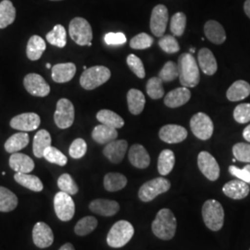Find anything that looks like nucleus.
Instances as JSON below:
<instances>
[{"label": "nucleus", "mask_w": 250, "mask_h": 250, "mask_svg": "<svg viewBox=\"0 0 250 250\" xmlns=\"http://www.w3.org/2000/svg\"><path fill=\"white\" fill-rule=\"evenodd\" d=\"M69 34L77 45H92L93 31L89 22L85 19L81 17L72 19L69 26Z\"/></svg>", "instance_id": "obj_6"}, {"label": "nucleus", "mask_w": 250, "mask_h": 250, "mask_svg": "<svg viewBox=\"0 0 250 250\" xmlns=\"http://www.w3.org/2000/svg\"><path fill=\"white\" fill-rule=\"evenodd\" d=\"M24 87L28 93L35 97L44 98L50 93V86L44 78L37 73H29L23 80Z\"/></svg>", "instance_id": "obj_13"}, {"label": "nucleus", "mask_w": 250, "mask_h": 250, "mask_svg": "<svg viewBox=\"0 0 250 250\" xmlns=\"http://www.w3.org/2000/svg\"><path fill=\"white\" fill-rule=\"evenodd\" d=\"M127 178L119 172H109L104 177V188L108 192L120 191L126 187Z\"/></svg>", "instance_id": "obj_33"}, {"label": "nucleus", "mask_w": 250, "mask_h": 250, "mask_svg": "<svg viewBox=\"0 0 250 250\" xmlns=\"http://www.w3.org/2000/svg\"><path fill=\"white\" fill-rule=\"evenodd\" d=\"M244 169L246 170V171H247V173H248V175H249V179H250V164H249V165H247V166H245V167H244Z\"/></svg>", "instance_id": "obj_55"}, {"label": "nucleus", "mask_w": 250, "mask_h": 250, "mask_svg": "<svg viewBox=\"0 0 250 250\" xmlns=\"http://www.w3.org/2000/svg\"><path fill=\"white\" fill-rule=\"evenodd\" d=\"M190 51H191V53H193V52H195V48H194V49H191V50H190Z\"/></svg>", "instance_id": "obj_57"}, {"label": "nucleus", "mask_w": 250, "mask_h": 250, "mask_svg": "<svg viewBox=\"0 0 250 250\" xmlns=\"http://www.w3.org/2000/svg\"><path fill=\"white\" fill-rule=\"evenodd\" d=\"M129 161L137 169H146L150 164V157L148 152L142 145L135 144L129 150Z\"/></svg>", "instance_id": "obj_20"}, {"label": "nucleus", "mask_w": 250, "mask_h": 250, "mask_svg": "<svg viewBox=\"0 0 250 250\" xmlns=\"http://www.w3.org/2000/svg\"><path fill=\"white\" fill-rule=\"evenodd\" d=\"M9 167L16 172L30 173L35 169V162L25 154L13 153L9 161Z\"/></svg>", "instance_id": "obj_22"}, {"label": "nucleus", "mask_w": 250, "mask_h": 250, "mask_svg": "<svg viewBox=\"0 0 250 250\" xmlns=\"http://www.w3.org/2000/svg\"><path fill=\"white\" fill-rule=\"evenodd\" d=\"M243 137L250 143V125H248L245 129H244V132H243Z\"/></svg>", "instance_id": "obj_52"}, {"label": "nucleus", "mask_w": 250, "mask_h": 250, "mask_svg": "<svg viewBox=\"0 0 250 250\" xmlns=\"http://www.w3.org/2000/svg\"><path fill=\"white\" fill-rule=\"evenodd\" d=\"M18 206V198L8 188L0 187V211L9 212Z\"/></svg>", "instance_id": "obj_36"}, {"label": "nucleus", "mask_w": 250, "mask_h": 250, "mask_svg": "<svg viewBox=\"0 0 250 250\" xmlns=\"http://www.w3.org/2000/svg\"><path fill=\"white\" fill-rule=\"evenodd\" d=\"M41 123V119L36 113L28 112L14 117L10 121V126L21 132H32L36 130Z\"/></svg>", "instance_id": "obj_14"}, {"label": "nucleus", "mask_w": 250, "mask_h": 250, "mask_svg": "<svg viewBox=\"0 0 250 250\" xmlns=\"http://www.w3.org/2000/svg\"><path fill=\"white\" fill-rule=\"evenodd\" d=\"M45 67H46L47 69H50V68H51V65H50L49 63H46V64H45Z\"/></svg>", "instance_id": "obj_56"}, {"label": "nucleus", "mask_w": 250, "mask_h": 250, "mask_svg": "<svg viewBox=\"0 0 250 250\" xmlns=\"http://www.w3.org/2000/svg\"><path fill=\"white\" fill-rule=\"evenodd\" d=\"M126 62L128 67L130 68V70L134 72V74L140 78L143 79L146 76V72H145V68H144V64L142 61L134 54H131L127 57Z\"/></svg>", "instance_id": "obj_46"}, {"label": "nucleus", "mask_w": 250, "mask_h": 250, "mask_svg": "<svg viewBox=\"0 0 250 250\" xmlns=\"http://www.w3.org/2000/svg\"><path fill=\"white\" fill-rule=\"evenodd\" d=\"M170 188V182L164 177L152 179L145 183L138 191L139 199L143 202H150L161 194L166 193Z\"/></svg>", "instance_id": "obj_7"}, {"label": "nucleus", "mask_w": 250, "mask_h": 250, "mask_svg": "<svg viewBox=\"0 0 250 250\" xmlns=\"http://www.w3.org/2000/svg\"><path fill=\"white\" fill-rule=\"evenodd\" d=\"M54 121L60 129H67L72 126L74 122V107L69 99H62L57 102Z\"/></svg>", "instance_id": "obj_10"}, {"label": "nucleus", "mask_w": 250, "mask_h": 250, "mask_svg": "<svg viewBox=\"0 0 250 250\" xmlns=\"http://www.w3.org/2000/svg\"><path fill=\"white\" fill-rule=\"evenodd\" d=\"M202 217L205 225L211 231H220L224 224V210L222 204L215 200H207L202 207Z\"/></svg>", "instance_id": "obj_3"}, {"label": "nucleus", "mask_w": 250, "mask_h": 250, "mask_svg": "<svg viewBox=\"0 0 250 250\" xmlns=\"http://www.w3.org/2000/svg\"><path fill=\"white\" fill-rule=\"evenodd\" d=\"M90 210L96 214L105 217L114 216L120 210L117 201L108 199H95L89 204Z\"/></svg>", "instance_id": "obj_19"}, {"label": "nucleus", "mask_w": 250, "mask_h": 250, "mask_svg": "<svg viewBox=\"0 0 250 250\" xmlns=\"http://www.w3.org/2000/svg\"><path fill=\"white\" fill-rule=\"evenodd\" d=\"M45 39L50 45L62 48L67 44V34L65 28L62 24H57L53 30L46 35Z\"/></svg>", "instance_id": "obj_38"}, {"label": "nucleus", "mask_w": 250, "mask_h": 250, "mask_svg": "<svg viewBox=\"0 0 250 250\" xmlns=\"http://www.w3.org/2000/svg\"><path fill=\"white\" fill-rule=\"evenodd\" d=\"M52 1H60V0H52Z\"/></svg>", "instance_id": "obj_59"}, {"label": "nucleus", "mask_w": 250, "mask_h": 250, "mask_svg": "<svg viewBox=\"0 0 250 250\" xmlns=\"http://www.w3.org/2000/svg\"><path fill=\"white\" fill-rule=\"evenodd\" d=\"M191 98V92L188 87H179L171 90L164 98V104L168 107H175L184 106L187 104Z\"/></svg>", "instance_id": "obj_21"}, {"label": "nucleus", "mask_w": 250, "mask_h": 250, "mask_svg": "<svg viewBox=\"0 0 250 250\" xmlns=\"http://www.w3.org/2000/svg\"><path fill=\"white\" fill-rule=\"evenodd\" d=\"M30 138L26 133H17L9 137L5 143V149L9 153H17V152L26 147L29 144Z\"/></svg>", "instance_id": "obj_34"}, {"label": "nucleus", "mask_w": 250, "mask_h": 250, "mask_svg": "<svg viewBox=\"0 0 250 250\" xmlns=\"http://www.w3.org/2000/svg\"><path fill=\"white\" fill-rule=\"evenodd\" d=\"M159 136L165 143L178 144L187 139L188 131L181 125H164L160 130Z\"/></svg>", "instance_id": "obj_15"}, {"label": "nucleus", "mask_w": 250, "mask_h": 250, "mask_svg": "<svg viewBox=\"0 0 250 250\" xmlns=\"http://www.w3.org/2000/svg\"><path fill=\"white\" fill-rule=\"evenodd\" d=\"M97 119L102 125H107L115 129H120L125 125V121L122 117L108 109H102L99 111Z\"/></svg>", "instance_id": "obj_37"}, {"label": "nucleus", "mask_w": 250, "mask_h": 250, "mask_svg": "<svg viewBox=\"0 0 250 250\" xmlns=\"http://www.w3.org/2000/svg\"><path fill=\"white\" fill-rule=\"evenodd\" d=\"M104 40L107 45H117L125 44L127 39L123 33H108L104 37Z\"/></svg>", "instance_id": "obj_51"}, {"label": "nucleus", "mask_w": 250, "mask_h": 250, "mask_svg": "<svg viewBox=\"0 0 250 250\" xmlns=\"http://www.w3.org/2000/svg\"><path fill=\"white\" fill-rule=\"evenodd\" d=\"M83 70H87V67H86V66H83Z\"/></svg>", "instance_id": "obj_58"}, {"label": "nucleus", "mask_w": 250, "mask_h": 250, "mask_svg": "<svg viewBox=\"0 0 250 250\" xmlns=\"http://www.w3.org/2000/svg\"><path fill=\"white\" fill-rule=\"evenodd\" d=\"M127 104L129 111L133 115L142 113L146 104V99L143 93L137 89H130L127 93Z\"/></svg>", "instance_id": "obj_30"}, {"label": "nucleus", "mask_w": 250, "mask_h": 250, "mask_svg": "<svg viewBox=\"0 0 250 250\" xmlns=\"http://www.w3.org/2000/svg\"><path fill=\"white\" fill-rule=\"evenodd\" d=\"M233 118L238 124H247L250 122V104L243 103L233 110Z\"/></svg>", "instance_id": "obj_50"}, {"label": "nucleus", "mask_w": 250, "mask_h": 250, "mask_svg": "<svg viewBox=\"0 0 250 250\" xmlns=\"http://www.w3.org/2000/svg\"><path fill=\"white\" fill-rule=\"evenodd\" d=\"M118 137L117 129L105 125H99L96 126L92 132V138L94 141L100 145H107Z\"/></svg>", "instance_id": "obj_26"}, {"label": "nucleus", "mask_w": 250, "mask_h": 250, "mask_svg": "<svg viewBox=\"0 0 250 250\" xmlns=\"http://www.w3.org/2000/svg\"><path fill=\"white\" fill-rule=\"evenodd\" d=\"M186 26H187V16L184 12H177L171 17L170 29L173 36H183L186 30Z\"/></svg>", "instance_id": "obj_41"}, {"label": "nucleus", "mask_w": 250, "mask_h": 250, "mask_svg": "<svg viewBox=\"0 0 250 250\" xmlns=\"http://www.w3.org/2000/svg\"><path fill=\"white\" fill-rule=\"evenodd\" d=\"M250 95V84L246 81L234 82L226 92V97L230 101L235 102L247 99Z\"/></svg>", "instance_id": "obj_27"}, {"label": "nucleus", "mask_w": 250, "mask_h": 250, "mask_svg": "<svg viewBox=\"0 0 250 250\" xmlns=\"http://www.w3.org/2000/svg\"><path fill=\"white\" fill-rule=\"evenodd\" d=\"M86 151H87L86 142L82 138H77L71 145L70 149H69V154L72 159L78 160V159L83 158L85 155Z\"/></svg>", "instance_id": "obj_49"}, {"label": "nucleus", "mask_w": 250, "mask_h": 250, "mask_svg": "<svg viewBox=\"0 0 250 250\" xmlns=\"http://www.w3.org/2000/svg\"><path fill=\"white\" fill-rule=\"evenodd\" d=\"M98 227V220L93 216H86L80 221L74 227V232L79 236H84L93 232Z\"/></svg>", "instance_id": "obj_39"}, {"label": "nucleus", "mask_w": 250, "mask_h": 250, "mask_svg": "<svg viewBox=\"0 0 250 250\" xmlns=\"http://www.w3.org/2000/svg\"><path fill=\"white\" fill-rule=\"evenodd\" d=\"M152 232L161 240L168 241L174 237L177 221L169 208H162L157 215L151 225Z\"/></svg>", "instance_id": "obj_1"}, {"label": "nucleus", "mask_w": 250, "mask_h": 250, "mask_svg": "<svg viewBox=\"0 0 250 250\" xmlns=\"http://www.w3.org/2000/svg\"><path fill=\"white\" fill-rule=\"evenodd\" d=\"M175 164L174 153L170 149H164L161 151L158 161V170L162 176L168 175L173 169Z\"/></svg>", "instance_id": "obj_35"}, {"label": "nucleus", "mask_w": 250, "mask_h": 250, "mask_svg": "<svg viewBox=\"0 0 250 250\" xmlns=\"http://www.w3.org/2000/svg\"><path fill=\"white\" fill-rule=\"evenodd\" d=\"M159 45L164 52L168 54L177 53L180 50L178 42L172 36H162L159 41Z\"/></svg>", "instance_id": "obj_47"}, {"label": "nucleus", "mask_w": 250, "mask_h": 250, "mask_svg": "<svg viewBox=\"0 0 250 250\" xmlns=\"http://www.w3.org/2000/svg\"><path fill=\"white\" fill-rule=\"evenodd\" d=\"M54 209L61 221H71L75 213V204L71 195L62 191L57 193L54 197Z\"/></svg>", "instance_id": "obj_8"}, {"label": "nucleus", "mask_w": 250, "mask_h": 250, "mask_svg": "<svg viewBox=\"0 0 250 250\" xmlns=\"http://www.w3.org/2000/svg\"><path fill=\"white\" fill-rule=\"evenodd\" d=\"M59 250H75V249L71 243H66Z\"/></svg>", "instance_id": "obj_54"}, {"label": "nucleus", "mask_w": 250, "mask_h": 250, "mask_svg": "<svg viewBox=\"0 0 250 250\" xmlns=\"http://www.w3.org/2000/svg\"><path fill=\"white\" fill-rule=\"evenodd\" d=\"M250 188L248 183L240 179L232 180L226 183L223 188V192L226 197L232 199H243L250 194Z\"/></svg>", "instance_id": "obj_18"}, {"label": "nucleus", "mask_w": 250, "mask_h": 250, "mask_svg": "<svg viewBox=\"0 0 250 250\" xmlns=\"http://www.w3.org/2000/svg\"><path fill=\"white\" fill-rule=\"evenodd\" d=\"M205 36L215 45H222L226 40V34L223 25L213 20L207 21L204 26Z\"/></svg>", "instance_id": "obj_24"}, {"label": "nucleus", "mask_w": 250, "mask_h": 250, "mask_svg": "<svg viewBox=\"0 0 250 250\" xmlns=\"http://www.w3.org/2000/svg\"><path fill=\"white\" fill-rule=\"evenodd\" d=\"M180 83L184 87H196L200 81L199 66L191 54L183 53L178 59Z\"/></svg>", "instance_id": "obj_2"}, {"label": "nucleus", "mask_w": 250, "mask_h": 250, "mask_svg": "<svg viewBox=\"0 0 250 250\" xmlns=\"http://www.w3.org/2000/svg\"><path fill=\"white\" fill-rule=\"evenodd\" d=\"M179 76L178 65L173 62H168L162 67L159 73V77L162 82H171L174 81Z\"/></svg>", "instance_id": "obj_44"}, {"label": "nucleus", "mask_w": 250, "mask_h": 250, "mask_svg": "<svg viewBox=\"0 0 250 250\" xmlns=\"http://www.w3.org/2000/svg\"><path fill=\"white\" fill-rule=\"evenodd\" d=\"M58 187L61 189V191L65 192L71 196H74L78 193L79 188L72 179V176L68 173H64L60 176L58 180Z\"/></svg>", "instance_id": "obj_42"}, {"label": "nucleus", "mask_w": 250, "mask_h": 250, "mask_svg": "<svg viewBox=\"0 0 250 250\" xmlns=\"http://www.w3.org/2000/svg\"><path fill=\"white\" fill-rule=\"evenodd\" d=\"M111 72L105 66H94L84 70L80 77L81 86L85 90L98 88L109 80Z\"/></svg>", "instance_id": "obj_5"}, {"label": "nucleus", "mask_w": 250, "mask_h": 250, "mask_svg": "<svg viewBox=\"0 0 250 250\" xmlns=\"http://www.w3.org/2000/svg\"><path fill=\"white\" fill-rule=\"evenodd\" d=\"M44 158L48 162L57 164L59 166H65L68 162L67 157L63 154L62 152L60 151L58 148L51 146L45 149Z\"/></svg>", "instance_id": "obj_43"}, {"label": "nucleus", "mask_w": 250, "mask_h": 250, "mask_svg": "<svg viewBox=\"0 0 250 250\" xmlns=\"http://www.w3.org/2000/svg\"><path fill=\"white\" fill-rule=\"evenodd\" d=\"M16 9L9 0H3L0 3V29H4L14 22Z\"/></svg>", "instance_id": "obj_31"}, {"label": "nucleus", "mask_w": 250, "mask_h": 250, "mask_svg": "<svg viewBox=\"0 0 250 250\" xmlns=\"http://www.w3.org/2000/svg\"><path fill=\"white\" fill-rule=\"evenodd\" d=\"M244 10L246 12V14L249 16L250 19V0H247L244 4Z\"/></svg>", "instance_id": "obj_53"}, {"label": "nucleus", "mask_w": 250, "mask_h": 250, "mask_svg": "<svg viewBox=\"0 0 250 250\" xmlns=\"http://www.w3.org/2000/svg\"><path fill=\"white\" fill-rule=\"evenodd\" d=\"M134 234L133 224L125 220L119 221L112 225L107 233V245L113 249L123 248L133 238Z\"/></svg>", "instance_id": "obj_4"}, {"label": "nucleus", "mask_w": 250, "mask_h": 250, "mask_svg": "<svg viewBox=\"0 0 250 250\" xmlns=\"http://www.w3.org/2000/svg\"><path fill=\"white\" fill-rule=\"evenodd\" d=\"M127 148H128L127 141L114 140L106 145L103 150V154L110 162L114 164H119L125 159Z\"/></svg>", "instance_id": "obj_17"}, {"label": "nucleus", "mask_w": 250, "mask_h": 250, "mask_svg": "<svg viewBox=\"0 0 250 250\" xmlns=\"http://www.w3.org/2000/svg\"><path fill=\"white\" fill-rule=\"evenodd\" d=\"M190 128L194 135L201 140L209 139L214 131L211 119L203 112H198L191 118Z\"/></svg>", "instance_id": "obj_9"}, {"label": "nucleus", "mask_w": 250, "mask_h": 250, "mask_svg": "<svg viewBox=\"0 0 250 250\" xmlns=\"http://www.w3.org/2000/svg\"><path fill=\"white\" fill-rule=\"evenodd\" d=\"M14 179L21 186L28 188L29 190L34 191V192H41L44 188L41 180L36 175H32L29 173L17 172L14 175Z\"/></svg>", "instance_id": "obj_32"}, {"label": "nucleus", "mask_w": 250, "mask_h": 250, "mask_svg": "<svg viewBox=\"0 0 250 250\" xmlns=\"http://www.w3.org/2000/svg\"><path fill=\"white\" fill-rule=\"evenodd\" d=\"M51 135L46 130H40L36 133L34 138L33 151L36 158H43L45 149L51 146Z\"/></svg>", "instance_id": "obj_28"}, {"label": "nucleus", "mask_w": 250, "mask_h": 250, "mask_svg": "<svg viewBox=\"0 0 250 250\" xmlns=\"http://www.w3.org/2000/svg\"><path fill=\"white\" fill-rule=\"evenodd\" d=\"M46 45L44 39L39 36H33L27 43L26 54L30 61H38L45 52Z\"/></svg>", "instance_id": "obj_29"}, {"label": "nucleus", "mask_w": 250, "mask_h": 250, "mask_svg": "<svg viewBox=\"0 0 250 250\" xmlns=\"http://www.w3.org/2000/svg\"><path fill=\"white\" fill-rule=\"evenodd\" d=\"M146 93L152 99H160L164 96L163 82L160 77H152L146 83Z\"/></svg>", "instance_id": "obj_40"}, {"label": "nucleus", "mask_w": 250, "mask_h": 250, "mask_svg": "<svg viewBox=\"0 0 250 250\" xmlns=\"http://www.w3.org/2000/svg\"><path fill=\"white\" fill-rule=\"evenodd\" d=\"M197 165L206 178L214 182L220 177V167L214 157L208 152L202 151L198 154Z\"/></svg>", "instance_id": "obj_11"}, {"label": "nucleus", "mask_w": 250, "mask_h": 250, "mask_svg": "<svg viewBox=\"0 0 250 250\" xmlns=\"http://www.w3.org/2000/svg\"><path fill=\"white\" fill-rule=\"evenodd\" d=\"M198 66L207 75H213L218 70V64L213 53L208 48H201L197 56Z\"/></svg>", "instance_id": "obj_25"}, {"label": "nucleus", "mask_w": 250, "mask_h": 250, "mask_svg": "<svg viewBox=\"0 0 250 250\" xmlns=\"http://www.w3.org/2000/svg\"><path fill=\"white\" fill-rule=\"evenodd\" d=\"M169 21L168 9L164 5H158L152 10L150 19V30L157 37H162L167 28Z\"/></svg>", "instance_id": "obj_12"}, {"label": "nucleus", "mask_w": 250, "mask_h": 250, "mask_svg": "<svg viewBox=\"0 0 250 250\" xmlns=\"http://www.w3.org/2000/svg\"><path fill=\"white\" fill-rule=\"evenodd\" d=\"M33 240L36 247L45 249L50 247L54 242L53 232L47 224L39 222L33 229Z\"/></svg>", "instance_id": "obj_16"}, {"label": "nucleus", "mask_w": 250, "mask_h": 250, "mask_svg": "<svg viewBox=\"0 0 250 250\" xmlns=\"http://www.w3.org/2000/svg\"><path fill=\"white\" fill-rule=\"evenodd\" d=\"M154 43V39L151 36L146 33L138 34L137 36H134L130 41V46L133 49H146L149 48Z\"/></svg>", "instance_id": "obj_45"}, {"label": "nucleus", "mask_w": 250, "mask_h": 250, "mask_svg": "<svg viewBox=\"0 0 250 250\" xmlns=\"http://www.w3.org/2000/svg\"><path fill=\"white\" fill-rule=\"evenodd\" d=\"M76 73V66L72 62L60 63L52 67V79L54 82L62 83L72 80Z\"/></svg>", "instance_id": "obj_23"}, {"label": "nucleus", "mask_w": 250, "mask_h": 250, "mask_svg": "<svg viewBox=\"0 0 250 250\" xmlns=\"http://www.w3.org/2000/svg\"><path fill=\"white\" fill-rule=\"evenodd\" d=\"M232 154L238 161L250 163V145L237 143L232 146Z\"/></svg>", "instance_id": "obj_48"}]
</instances>
